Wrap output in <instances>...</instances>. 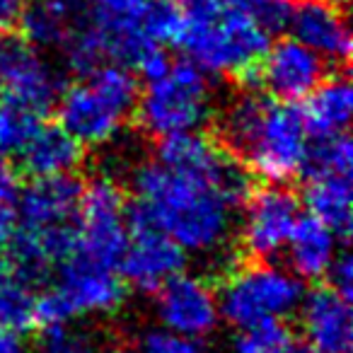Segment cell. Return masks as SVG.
Here are the masks:
<instances>
[{
	"label": "cell",
	"mask_w": 353,
	"mask_h": 353,
	"mask_svg": "<svg viewBox=\"0 0 353 353\" xmlns=\"http://www.w3.org/2000/svg\"><path fill=\"white\" fill-rule=\"evenodd\" d=\"M155 314L162 329L192 341L211 336L221 324L218 295L206 279L176 274L155 290Z\"/></svg>",
	"instance_id": "11"
},
{
	"label": "cell",
	"mask_w": 353,
	"mask_h": 353,
	"mask_svg": "<svg viewBox=\"0 0 353 353\" xmlns=\"http://www.w3.org/2000/svg\"><path fill=\"white\" fill-rule=\"evenodd\" d=\"M114 353H203V348L199 346V341L172 334L167 329H148L128 346L117 348Z\"/></svg>",
	"instance_id": "28"
},
{
	"label": "cell",
	"mask_w": 353,
	"mask_h": 353,
	"mask_svg": "<svg viewBox=\"0 0 353 353\" xmlns=\"http://www.w3.org/2000/svg\"><path fill=\"white\" fill-rule=\"evenodd\" d=\"M187 61L208 75L254 88V75L271 46V37L240 12L223 6L203 15H182L174 41Z\"/></svg>",
	"instance_id": "2"
},
{
	"label": "cell",
	"mask_w": 353,
	"mask_h": 353,
	"mask_svg": "<svg viewBox=\"0 0 353 353\" xmlns=\"http://www.w3.org/2000/svg\"><path fill=\"white\" fill-rule=\"evenodd\" d=\"M290 343V334L283 322H266L252 329H240L228 353H283Z\"/></svg>",
	"instance_id": "27"
},
{
	"label": "cell",
	"mask_w": 353,
	"mask_h": 353,
	"mask_svg": "<svg viewBox=\"0 0 353 353\" xmlns=\"http://www.w3.org/2000/svg\"><path fill=\"white\" fill-rule=\"evenodd\" d=\"M0 353H30L20 332L0 329Z\"/></svg>",
	"instance_id": "34"
},
{
	"label": "cell",
	"mask_w": 353,
	"mask_h": 353,
	"mask_svg": "<svg viewBox=\"0 0 353 353\" xmlns=\"http://www.w3.org/2000/svg\"><path fill=\"white\" fill-rule=\"evenodd\" d=\"M32 285L17 276L6 256H0V329L25 332L34 324Z\"/></svg>",
	"instance_id": "23"
},
{
	"label": "cell",
	"mask_w": 353,
	"mask_h": 353,
	"mask_svg": "<svg viewBox=\"0 0 353 353\" xmlns=\"http://www.w3.org/2000/svg\"><path fill=\"white\" fill-rule=\"evenodd\" d=\"M126 225L128 242L119 269L128 283L145 293H155L165 281L182 274L187 252L155 225L145 203L138 199L126 206Z\"/></svg>",
	"instance_id": "6"
},
{
	"label": "cell",
	"mask_w": 353,
	"mask_h": 353,
	"mask_svg": "<svg viewBox=\"0 0 353 353\" xmlns=\"http://www.w3.org/2000/svg\"><path fill=\"white\" fill-rule=\"evenodd\" d=\"M351 174L314 176V179H307V187H305V206L310 216L324 223L341 240L351 235Z\"/></svg>",
	"instance_id": "22"
},
{
	"label": "cell",
	"mask_w": 353,
	"mask_h": 353,
	"mask_svg": "<svg viewBox=\"0 0 353 353\" xmlns=\"http://www.w3.org/2000/svg\"><path fill=\"white\" fill-rule=\"evenodd\" d=\"M329 279H332V288H336L341 295H346L351 300V293H353V264H351V256L348 252H341V254L334 256L332 266L327 269Z\"/></svg>",
	"instance_id": "30"
},
{
	"label": "cell",
	"mask_w": 353,
	"mask_h": 353,
	"mask_svg": "<svg viewBox=\"0 0 353 353\" xmlns=\"http://www.w3.org/2000/svg\"><path fill=\"white\" fill-rule=\"evenodd\" d=\"M300 218V199L285 184L254 187L245 201L240 247L252 261L276 256L288 242Z\"/></svg>",
	"instance_id": "10"
},
{
	"label": "cell",
	"mask_w": 353,
	"mask_h": 353,
	"mask_svg": "<svg viewBox=\"0 0 353 353\" xmlns=\"http://www.w3.org/2000/svg\"><path fill=\"white\" fill-rule=\"evenodd\" d=\"M329 75V63L298 39H281L266 49L254 75V88L261 85L279 102H300Z\"/></svg>",
	"instance_id": "13"
},
{
	"label": "cell",
	"mask_w": 353,
	"mask_h": 353,
	"mask_svg": "<svg viewBox=\"0 0 353 353\" xmlns=\"http://www.w3.org/2000/svg\"><path fill=\"white\" fill-rule=\"evenodd\" d=\"M0 90L3 94L46 117L59 104L65 85L41 51L17 32L0 37Z\"/></svg>",
	"instance_id": "8"
},
{
	"label": "cell",
	"mask_w": 353,
	"mask_h": 353,
	"mask_svg": "<svg viewBox=\"0 0 353 353\" xmlns=\"http://www.w3.org/2000/svg\"><path fill=\"white\" fill-rule=\"evenodd\" d=\"M37 353H99V348L90 334L75 332L68 327H56L44 332Z\"/></svg>",
	"instance_id": "29"
},
{
	"label": "cell",
	"mask_w": 353,
	"mask_h": 353,
	"mask_svg": "<svg viewBox=\"0 0 353 353\" xmlns=\"http://www.w3.org/2000/svg\"><path fill=\"white\" fill-rule=\"evenodd\" d=\"M288 30L293 39L319 54L329 65H346L351 56V32L339 3L303 0L293 8Z\"/></svg>",
	"instance_id": "17"
},
{
	"label": "cell",
	"mask_w": 353,
	"mask_h": 353,
	"mask_svg": "<svg viewBox=\"0 0 353 353\" xmlns=\"http://www.w3.org/2000/svg\"><path fill=\"white\" fill-rule=\"evenodd\" d=\"M211 78L192 61H174L165 75L148 80L133 109L138 126L152 138L196 131L211 117Z\"/></svg>",
	"instance_id": "4"
},
{
	"label": "cell",
	"mask_w": 353,
	"mask_h": 353,
	"mask_svg": "<svg viewBox=\"0 0 353 353\" xmlns=\"http://www.w3.org/2000/svg\"><path fill=\"white\" fill-rule=\"evenodd\" d=\"M63 298L70 314H112L126 300V285L112 266L97 264L80 252L61 261L59 279L51 285Z\"/></svg>",
	"instance_id": "14"
},
{
	"label": "cell",
	"mask_w": 353,
	"mask_h": 353,
	"mask_svg": "<svg viewBox=\"0 0 353 353\" xmlns=\"http://www.w3.org/2000/svg\"><path fill=\"white\" fill-rule=\"evenodd\" d=\"M128 182L155 225L184 252L216 254L225 250L237 206L216 184L172 172L157 160L133 167Z\"/></svg>",
	"instance_id": "1"
},
{
	"label": "cell",
	"mask_w": 353,
	"mask_h": 353,
	"mask_svg": "<svg viewBox=\"0 0 353 353\" xmlns=\"http://www.w3.org/2000/svg\"><path fill=\"white\" fill-rule=\"evenodd\" d=\"M353 112V92L346 75H327L305 97L300 109L310 138H327L346 133Z\"/></svg>",
	"instance_id": "20"
},
{
	"label": "cell",
	"mask_w": 353,
	"mask_h": 353,
	"mask_svg": "<svg viewBox=\"0 0 353 353\" xmlns=\"http://www.w3.org/2000/svg\"><path fill=\"white\" fill-rule=\"evenodd\" d=\"M56 107H59V126L68 131L83 148H94L112 141L114 133L126 121V117L114 104H109L88 80L65 88Z\"/></svg>",
	"instance_id": "16"
},
{
	"label": "cell",
	"mask_w": 353,
	"mask_h": 353,
	"mask_svg": "<svg viewBox=\"0 0 353 353\" xmlns=\"http://www.w3.org/2000/svg\"><path fill=\"white\" fill-rule=\"evenodd\" d=\"M83 192L85 184L75 172L32 176V182L25 184L15 199L20 225L37 235L75 230Z\"/></svg>",
	"instance_id": "12"
},
{
	"label": "cell",
	"mask_w": 353,
	"mask_h": 353,
	"mask_svg": "<svg viewBox=\"0 0 353 353\" xmlns=\"http://www.w3.org/2000/svg\"><path fill=\"white\" fill-rule=\"evenodd\" d=\"M307 141L300 109L271 97L242 165L266 182L285 184L300 174Z\"/></svg>",
	"instance_id": "5"
},
{
	"label": "cell",
	"mask_w": 353,
	"mask_h": 353,
	"mask_svg": "<svg viewBox=\"0 0 353 353\" xmlns=\"http://www.w3.org/2000/svg\"><path fill=\"white\" fill-rule=\"evenodd\" d=\"M128 242L126 199L114 179L97 176L85 184L78 213V247L88 259L117 269Z\"/></svg>",
	"instance_id": "7"
},
{
	"label": "cell",
	"mask_w": 353,
	"mask_h": 353,
	"mask_svg": "<svg viewBox=\"0 0 353 353\" xmlns=\"http://www.w3.org/2000/svg\"><path fill=\"white\" fill-rule=\"evenodd\" d=\"M283 353H317V351H314L312 346H307V343H293L290 341Z\"/></svg>",
	"instance_id": "35"
},
{
	"label": "cell",
	"mask_w": 353,
	"mask_h": 353,
	"mask_svg": "<svg viewBox=\"0 0 353 353\" xmlns=\"http://www.w3.org/2000/svg\"><path fill=\"white\" fill-rule=\"evenodd\" d=\"M300 324L317 353H351V303L332 285H317L300 300Z\"/></svg>",
	"instance_id": "15"
},
{
	"label": "cell",
	"mask_w": 353,
	"mask_h": 353,
	"mask_svg": "<svg viewBox=\"0 0 353 353\" xmlns=\"http://www.w3.org/2000/svg\"><path fill=\"white\" fill-rule=\"evenodd\" d=\"M152 0H92L88 22L102 41L104 59L138 70L150 51L160 49L150 34Z\"/></svg>",
	"instance_id": "9"
},
{
	"label": "cell",
	"mask_w": 353,
	"mask_h": 353,
	"mask_svg": "<svg viewBox=\"0 0 353 353\" xmlns=\"http://www.w3.org/2000/svg\"><path fill=\"white\" fill-rule=\"evenodd\" d=\"M351 160H353V148L346 133L327 136V138H312V141H307V148H305L300 174L305 179H314V176H327V174H351Z\"/></svg>",
	"instance_id": "24"
},
{
	"label": "cell",
	"mask_w": 353,
	"mask_h": 353,
	"mask_svg": "<svg viewBox=\"0 0 353 353\" xmlns=\"http://www.w3.org/2000/svg\"><path fill=\"white\" fill-rule=\"evenodd\" d=\"M83 0H32L17 20V34L37 49H61L70 30L85 17Z\"/></svg>",
	"instance_id": "19"
},
{
	"label": "cell",
	"mask_w": 353,
	"mask_h": 353,
	"mask_svg": "<svg viewBox=\"0 0 353 353\" xmlns=\"http://www.w3.org/2000/svg\"><path fill=\"white\" fill-rule=\"evenodd\" d=\"M303 295V281L293 271L252 261L225 274L218 290V310L221 319L240 332L266 322H283L298 312Z\"/></svg>",
	"instance_id": "3"
},
{
	"label": "cell",
	"mask_w": 353,
	"mask_h": 353,
	"mask_svg": "<svg viewBox=\"0 0 353 353\" xmlns=\"http://www.w3.org/2000/svg\"><path fill=\"white\" fill-rule=\"evenodd\" d=\"M329 3H339V6H343V3H346V0H329Z\"/></svg>",
	"instance_id": "36"
},
{
	"label": "cell",
	"mask_w": 353,
	"mask_h": 353,
	"mask_svg": "<svg viewBox=\"0 0 353 353\" xmlns=\"http://www.w3.org/2000/svg\"><path fill=\"white\" fill-rule=\"evenodd\" d=\"M20 228V216L12 199H0V250H6L8 242Z\"/></svg>",
	"instance_id": "31"
},
{
	"label": "cell",
	"mask_w": 353,
	"mask_h": 353,
	"mask_svg": "<svg viewBox=\"0 0 353 353\" xmlns=\"http://www.w3.org/2000/svg\"><path fill=\"white\" fill-rule=\"evenodd\" d=\"M20 170L30 176L70 174L80 167L85 152L83 145L59 123H39L30 141L17 152Z\"/></svg>",
	"instance_id": "18"
},
{
	"label": "cell",
	"mask_w": 353,
	"mask_h": 353,
	"mask_svg": "<svg viewBox=\"0 0 353 353\" xmlns=\"http://www.w3.org/2000/svg\"><path fill=\"white\" fill-rule=\"evenodd\" d=\"M39 123L41 117L34 109L3 94L0 97V157L17 155Z\"/></svg>",
	"instance_id": "25"
},
{
	"label": "cell",
	"mask_w": 353,
	"mask_h": 353,
	"mask_svg": "<svg viewBox=\"0 0 353 353\" xmlns=\"http://www.w3.org/2000/svg\"><path fill=\"white\" fill-rule=\"evenodd\" d=\"M339 237L317 218H298L283 250L288 252V264L298 279H322L332 266Z\"/></svg>",
	"instance_id": "21"
},
{
	"label": "cell",
	"mask_w": 353,
	"mask_h": 353,
	"mask_svg": "<svg viewBox=\"0 0 353 353\" xmlns=\"http://www.w3.org/2000/svg\"><path fill=\"white\" fill-rule=\"evenodd\" d=\"M17 192H20V179H17L15 170L0 157V199H12L15 201Z\"/></svg>",
	"instance_id": "33"
},
{
	"label": "cell",
	"mask_w": 353,
	"mask_h": 353,
	"mask_svg": "<svg viewBox=\"0 0 353 353\" xmlns=\"http://www.w3.org/2000/svg\"><path fill=\"white\" fill-rule=\"evenodd\" d=\"M27 0H0V30H15Z\"/></svg>",
	"instance_id": "32"
},
{
	"label": "cell",
	"mask_w": 353,
	"mask_h": 353,
	"mask_svg": "<svg viewBox=\"0 0 353 353\" xmlns=\"http://www.w3.org/2000/svg\"><path fill=\"white\" fill-rule=\"evenodd\" d=\"M230 10L240 12L250 22H254L261 32L276 37L288 30L293 17V0H225Z\"/></svg>",
	"instance_id": "26"
}]
</instances>
